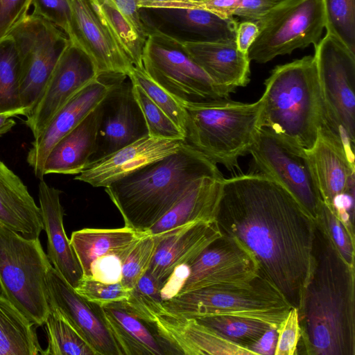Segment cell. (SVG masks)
<instances>
[{
  "instance_id": "cell-1",
  "label": "cell",
  "mask_w": 355,
  "mask_h": 355,
  "mask_svg": "<svg viewBox=\"0 0 355 355\" xmlns=\"http://www.w3.org/2000/svg\"><path fill=\"white\" fill-rule=\"evenodd\" d=\"M216 220L297 309L312 267L315 221L292 195L261 172L224 179Z\"/></svg>"
},
{
  "instance_id": "cell-2",
  "label": "cell",
  "mask_w": 355,
  "mask_h": 355,
  "mask_svg": "<svg viewBox=\"0 0 355 355\" xmlns=\"http://www.w3.org/2000/svg\"><path fill=\"white\" fill-rule=\"evenodd\" d=\"M354 266L315 222L313 262L297 307L309 355H355Z\"/></svg>"
},
{
  "instance_id": "cell-3",
  "label": "cell",
  "mask_w": 355,
  "mask_h": 355,
  "mask_svg": "<svg viewBox=\"0 0 355 355\" xmlns=\"http://www.w3.org/2000/svg\"><path fill=\"white\" fill-rule=\"evenodd\" d=\"M223 178L216 164L185 142L176 152L111 183L105 191L125 226L146 232L198 180Z\"/></svg>"
},
{
  "instance_id": "cell-4",
  "label": "cell",
  "mask_w": 355,
  "mask_h": 355,
  "mask_svg": "<svg viewBox=\"0 0 355 355\" xmlns=\"http://www.w3.org/2000/svg\"><path fill=\"white\" fill-rule=\"evenodd\" d=\"M264 85L261 127L304 150L311 149L318 139L322 115L314 56L275 67Z\"/></svg>"
},
{
  "instance_id": "cell-5",
  "label": "cell",
  "mask_w": 355,
  "mask_h": 355,
  "mask_svg": "<svg viewBox=\"0 0 355 355\" xmlns=\"http://www.w3.org/2000/svg\"><path fill=\"white\" fill-rule=\"evenodd\" d=\"M262 105L261 98L253 103L225 98L184 107L185 141L214 163L234 171L256 141Z\"/></svg>"
},
{
  "instance_id": "cell-6",
  "label": "cell",
  "mask_w": 355,
  "mask_h": 355,
  "mask_svg": "<svg viewBox=\"0 0 355 355\" xmlns=\"http://www.w3.org/2000/svg\"><path fill=\"white\" fill-rule=\"evenodd\" d=\"M167 311L186 317L229 315L265 322L278 328L293 307L261 272L241 284L215 285L162 301Z\"/></svg>"
},
{
  "instance_id": "cell-7",
  "label": "cell",
  "mask_w": 355,
  "mask_h": 355,
  "mask_svg": "<svg viewBox=\"0 0 355 355\" xmlns=\"http://www.w3.org/2000/svg\"><path fill=\"white\" fill-rule=\"evenodd\" d=\"M51 265L39 238H24L0 224V293L37 326L44 324L49 312Z\"/></svg>"
},
{
  "instance_id": "cell-8",
  "label": "cell",
  "mask_w": 355,
  "mask_h": 355,
  "mask_svg": "<svg viewBox=\"0 0 355 355\" xmlns=\"http://www.w3.org/2000/svg\"><path fill=\"white\" fill-rule=\"evenodd\" d=\"M322 99L320 130L352 151L355 146V53L329 33L314 46Z\"/></svg>"
},
{
  "instance_id": "cell-9",
  "label": "cell",
  "mask_w": 355,
  "mask_h": 355,
  "mask_svg": "<svg viewBox=\"0 0 355 355\" xmlns=\"http://www.w3.org/2000/svg\"><path fill=\"white\" fill-rule=\"evenodd\" d=\"M146 40L142 64L146 74L183 107L229 98L191 58L182 42L157 28L144 25Z\"/></svg>"
},
{
  "instance_id": "cell-10",
  "label": "cell",
  "mask_w": 355,
  "mask_h": 355,
  "mask_svg": "<svg viewBox=\"0 0 355 355\" xmlns=\"http://www.w3.org/2000/svg\"><path fill=\"white\" fill-rule=\"evenodd\" d=\"M255 22L259 33L248 56L263 64L319 42L326 24L323 1L282 0Z\"/></svg>"
},
{
  "instance_id": "cell-11",
  "label": "cell",
  "mask_w": 355,
  "mask_h": 355,
  "mask_svg": "<svg viewBox=\"0 0 355 355\" xmlns=\"http://www.w3.org/2000/svg\"><path fill=\"white\" fill-rule=\"evenodd\" d=\"M9 35L15 41L19 55L20 103L27 110L28 114L43 91L69 40L56 26L31 14Z\"/></svg>"
},
{
  "instance_id": "cell-12",
  "label": "cell",
  "mask_w": 355,
  "mask_h": 355,
  "mask_svg": "<svg viewBox=\"0 0 355 355\" xmlns=\"http://www.w3.org/2000/svg\"><path fill=\"white\" fill-rule=\"evenodd\" d=\"M249 153L261 173L281 184L315 220L322 198L305 150L261 128Z\"/></svg>"
},
{
  "instance_id": "cell-13",
  "label": "cell",
  "mask_w": 355,
  "mask_h": 355,
  "mask_svg": "<svg viewBox=\"0 0 355 355\" xmlns=\"http://www.w3.org/2000/svg\"><path fill=\"white\" fill-rule=\"evenodd\" d=\"M98 76L90 57L69 40L35 105L26 116L25 123L34 139L72 96Z\"/></svg>"
},
{
  "instance_id": "cell-14",
  "label": "cell",
  "mask_w": 355,
  "mask_h": 355,
  "mask_svg": "<svg viewBox=\"0 0 355 355\" xmlns=\"http://www.w3.org/2000/svg\"><path fill=\"white\" fill-rule=\"evenodd\" d=\"M189 268L178 294L215 285L245 284L260 272L254 257L240 242L224 234L210 243Z\"/></svg>"
},
{
  "instance_id": "cell-15",
  "label": "cell",
  "mask_w": 355,
  "mask_h": 355,
  "mask_svg": "<svg viewBox=\"0 0 355 355\" xmlns=\"http://www.w3.org/2000/svg\"><path fill=\"white\" fill-rule=\"evenodd\" d=\"M127 78L119 81L100 103L101 121L95 151L89 166L148 135L132 84L130 79L129 82L125 81Z\"/></svg>"
},
{
  "instance_id": "cell-16",
  "label": "cell",
  "mask_w": 355,
  "mask_h": 355,
  "mask_svg": "<svg viewBox=\"0 0 355 355\" xmlns=\"http://www.w3.org/2000/svg\"><path fill=\"white\" fill-rule=\"evenodd\" d=\"M70 5L69 40L90 57L98 75L128 77L135 66L103 24L91 0H70Z\"/></svg>"
},
{
  "instance_id": "cell-17",
  "label": "cell",
  "mask_w": 355,
  "mask_h": 355,
  "mask_svg": "<svg viewBox=\"0 0 355 355\" xmlns=\"http://www.w3.org/2000/svg\"><path fill=\"white\" fill-rule=\"evenodd\" d=\"M126 77L119 74L99 75L57 112L34 139L27 155V162L37 178L43 179L46 158L55 144L92 111L119 81Z\"/></svg>"
},
{
  "instance_id": "cell-18",
  "label": "cell",
  "mask_w": 355,
  "mask_h": 355,
  "mask_svg": "<svg viewBox=\"0 0 355 355\" xmlns=\"http://www.w3.org/2000/svg\"><path fill=\"white\" fill-rule=\"evenodd\" d=\"M46 284L49 306L58 309L98 355H121L102 316L101 306L80 296L51 265Z\"/></svg>"
},
{
  "instance_id": "cell-19",
  "label": "cell",
  "mask_w": 355,
  "mask_h": 355,
  "mask_svg": "<svg viewBox=\"0 0 355 355\" xmlns=\"http://www.w3.org/2000/svg\"><path fill=\"white\" fill-rule=\"evenodd\" d=\"M185 142L150 137H143L92 164L74 179L94 187H106L111 183L164 158L177 150Z\"/></svg>"
},
{
  "instance_id": "cell-20",
  "label": "cell",
  "mask_w": 355,
  "mask_h": 355,
  "mask_svg": "<svg viewBox=\"0 0 355 355\" xmlns=\"http://www.w3.org/2000/svg\"><path fill=\"white\" fill-rule=\"evenodd\" d=\"M221 235L216 220L188 224L157 235L161 240L147 272L163 286L177 267L191 264Z\"/></svg>"
},
{
  "instance_id": "cell-21",
  "label": "cell",
  "mask_w": 355,
  "mask_h": 355,
  "mask_svg": "<svg viewBox=\"0 0 355 355\" xmlns=\"http://www.w3.org/2000/svg\"><path fill=\"white\" fill-rule=\"evenodd\" d=\"M146 9L160 22L153 27L171 28L166 34L175 29L170 36L181 42L235 43L238 22L234 17L224 18L196 8Z\"/></svg>"
},
{
  "instance_id": "cell-22",
  "label": "cell",
  "mask_w": 355,
  "mask_h": 355,
  "mask_svg": "<svg viewBox=\"0 0 355 355\" xmlns=\"http://www.w3.org/2000/svg\"><path fill=\"white\" fill-rule=\"evenodd\" d=\"M38 196L44 230L47 236V257L53 267L73 287L83 278V271L64 225L61 191L40 180Z\"/></svg>"
},
{
  "instance_id": "cell-23",
  "label": "cell",
  "mask_w": 355,
  "mask_h": 355,
  "mask_svg": "<svg viewBox=\"0 0 355 355\" xmlns=\"http://www.w3.org/2000/svg\"><path fill=\"white\" fill-rule=\"evenodd\" d=\"M182 42L191 58L230 94L250 82V60L235 43Z\"/></svg>"
},
{
  "instance_id": "cell-24",
  "label": "cell",
  "mask_w": 355,
  "mask_h": 355,
  "mask_svg": "<svg viewBox=\"0 0 355 355\" xmlns=\"http://www.w3.org/2000/svg\"><path fill=\"white\" fill-rule=\"evenodd\" d=\"M100 103L53 147L44 162V175H77L89 166L101 121Z\"/></svg>"
},
{
  "instance_id": "cell-25",
  "label": "cell",
  "mask_w": 355,
  "mask_h": 355,
  "mask_svg": "<svg viewBox=\"0 0 355 355\" xmlns=\"http://www.w3.org/2000/svg\"><path fill=\"white\" fill-rule=\"evenodd\" d=\"M224 179L209 176L197 180L148 233L162 235L188 224L216 220Z\"/></svg>"
},
{
  "instance_id": "cell-26",
  "label": "cell",
  "mask_w": 355,
  "mask_h": 355,
  "mask_svg": "<svg viewBox=\"0 0 355 355\" xmlns=\"http://www.w3.org/2000/svg\"><path fill=\"white\" fill-rule=\"evenodd\" d=\"M0 224L26 239L44 230L40 207L20 178L0 160Z\"/></svg>"
},
{
  "instance_id": "cell-27",
  "label": "cell",
  "mask_w": 355,
  "mask_h": 355,
  "mask_svg": "<svg viewBox=\"0 0 355 355\" xmlns=\"http://www.w3.org/2000/svg\"><path fill=\"white\" fill-rule=\"evenodd\" d=\"M305 152L322 200L331 207L336 196L354 185L355 166L341 149L320 132L313 146Z\"/></svg>"
},
{
  "instance_id": "cell-28",
  "label": "cell",
  "mask_w": 355,
  "mask_h": 355,
  "mask_svg": "<svg viewBox=\"0 0 355 355\" xmlns=\"http://www.w3.org/2000/svg\"><path fill=\"white\" fill-rule=\"evenodd\" d=\"M146 233L125 225L112 229L84 228L73 232L70 243L81 266L83 277L89 276L90 266L98 257L112 254L123 263Z\"/></svg>"
},
{
  "instance_id": "cell-29",
  "label": "cell",
  "mask_w": 355,
  "mask_h": 355,
  "mask_svg": "<svg viewBox=\"0 0 355 355\" xmlns=\"http://www.w3.org/2000/svg\"><path fill=\"white\" fill-rule=\"evenodd\" d=\"M102 316L121 355H164L168 352L143 320L116 302L101 306Z\"/></svg>"
},
{
  "instance_id": "cell-30",
  "label": "cell",
  "mask_w": 355,
  "mask_h": 355,
  "mask_svg": "<svg viewBox=\"0 0 355 355\" xmlns=\"http://www.w3.org/2000/svg\"><path fill=\"white\" fill-rule=\"evenodd\" d=\"M34 325L0 293V355L41 354Z\"/></svg>"
},
{
  "instance_id": "cell-31",
  "label": "cell",
  "mask_w": 355,
  "mask_h": 355,
  "mask_svg": "<svg viewBox=\"0 0 355 355\" xmlns=\"http://www.w3.org/2000/svg\"><path fill=\"white\" fill-rule=\"evenodd\" d=\"M44 324L47 347L42 355H98L58 309L49 306Z\"/></svg>"
},
{
  "instance_id": "cell-32",
  "label": "cell",
  "mask_w": 355,
  "mask_h": 355,
  "mask_svg": "<svg viewBox=\"0 0 355 355\" xmlns=\"http://www.w3.org/2000/svg\"><path fill=\"white\" fill-rule=\"evenodd\" d=\"M103 24L107 28L135 67H143L142 53L146 40L110 0H91Z\"/></svg>"
},
{
  "instance_id": "cell-33",
  "label": "cell",
  "mask_w": 355,
  "mask_h": 355,
  "mask_svg": "<svg viewBox=\"0 0 355 355\" xmlns=\"http://www.w3.org/2000/svg\"><path fill=\"white\" fill-rule=\"evenodd\" d=\"M194 318L248 349L266 331L275 328L265 322L242 317L209 315Z\"/></svg>"
},
{
  "instance_id": "cell-34",
  "label": "cell",
  "mask_w": 355,
  "mask_h": 355,
  "mask_svg": "<svg viewBox=\"0 0 355 355\" xmlns=\"http://www.w3.org/2000/svg\"><path fill=\"white\" fill-rule=\"evenodd\" d=\"M20 63L11 35L0 40V112L22 107L19 97Z\"/></svg>"
},
{
  "instance_id": "cell-35",
  "label": "cell",
  "mask_w": 355,
  "mask_h": 355,
  "mask_svg": "<svg viewBox=\"0 0 355 355\" xmlns=\"http://www.w3.org/2000/svg\"><path fill=\"white\" fill-rule=\"evenodd\" d=\"M325 29L355 53V0H322Z\"/></svg>"
},
{
  "instance_id": "cell-36",
  "label": "cell",
  "mask_w": 355,
  "mask_h": 355,
  "mask_svg": "<svg viewBox=\"0 0 355 355\" xmlns=\"http://www.w3.org/2000/svg\"><path fill=\"white\" fill-rule=\"evenodd\" d=\"M132 83V82H131ZM135 98L143 112L150 137L185 140L184 132L145 93L138 85L132 83Z\"/></svg>"
},
{
  "instance_id": "cell-37",
  "label": "cell",
  "mask_w": 355,
  "mask_h": 355,
  "mask_svg": "<svg viewBox=\"0 0 355 355\" xmlns=\"http://www.w3.org/2000/svg\"><path fill=\"white\" fill-rule=\"evenodd\" d=\"M161 238L149 233L139 241L122 263V284L132 290L148 271Z\"/></svg>"
},
{
  "instance_id": "cell-38",
  "label": "cell",
  "mask_w": 355,
  "mask_h": 355,
  "mask_svg": "<svg viewBox=\"0 0 355 355\" xmlns=\"http://www.w3.org/2000/svg\"><path fill=\"white\" fill-rule=\"evenodd\" d=\"M128 78L138 85L184 132L185 135L187 114L185 109L167 92L155 83L146 74L143 67H134Z\"/></svg>"
},
{
  "instance_id": "cell-39",
  "label": "cell",
  "mask_w": 355,
  "mask_h": 355,
  "mask_svg": "<svg viewBox=\"0 0 355 355\" xmlns=\"http://www.w3.org/2000/svg\"><path fill=\"white\" fill-rule=\"evenodd\" d=\"M315 221L329 236L343 259L354 266V234L349 231L331 207L322 200Z\"/></svg>"
},
{
  "instance_id": "cell-40",
  "label": "cell",
  "mask_w": 355,
  "mask_h": 355,
  "mask_svg": "<svg viewBox=\"0 0 355 355\" xmlns=\"http://www.w3.org/2000/svg\"><path fill=\"white\" fill-rule=\"evenodd\" d=\"M74 289L86 300L99 306L124 302L130 293L121 282L107 284L86 277H83Z\"/></svg>"
},
{
  "instance_id": "cell-41",
  "label": "cell",
  "mask_w": 355,
  "mask_h": 355,
  "mask_svg": "<svg viewBox=\"0 0 355 355\" xmlns=\"http://www.w3.org/2000/svg\"><path fill=\"white\" fill-rule=\"evenodd\" d=\"M300 337L298 311L292 307L277 328L275 355L297 354Z\"/></svg>"
},
{
  "instance_id": "cell-42",
  "label": "cell",
  "mask_w": 355,
  "mask_h": 355,
  "mask_svg": "<svg viewBox=\"0 0 355 355\" xmlns=\"http://www.w3.org/2000/svg\"><path fill=\"white\" fill-rule=\"evenodd\" d=\"M32 15L52 23L66 35L71 21L70 0H32Z\"/></svg>"
},
{
  "instance_id": "cell-43",
  "label": "cell",
  "mask_w": 355,
  "mask_h": 355,
  "mask_svg": "<svg viewBox=\"0 0 355 355\" xmlns=\"http://www.w3.org/2000/svg\"><path fill=\"white\" fill-rule=\"evenodd\" d=\"M31 4L32 0H0V40L27 17Z\"/></svg>"
},
{
  "instance_id": "cell-44",
  "label": "cell",
  "mask_w": 355,
  "mask_h": 355,
  "mask_svg": "<svg viewBox=\"0 0 355 355\" xmlns=\"http://www.w3.org/2000/svg\"><path fill=\"white\" fill-rule=\"evenodd\" d=\"M122 261L115 255H105L98 257L91 264L89 276L103 283L114 284L121 282Z\"/></svg>"
},
{
  "instance_id": "cell-45",
  "label": "cell",
  "mask_w": 355,
  "mask_h": 355,
  "mask_svg": "<svg viewBox=\"0 0 355 355\" xmlns=\"http://www.w3.org/2000/svg\"><path fill=\"white\" fill-rule=\"evenodd\" d=\"M282 0H240L234 16L256 21L269 12Z\"/></svg>"
},
{
  "instance_id": "cell-46",
  "label": "cell",
  "mask_w": 355,
  "mask_h": 355,
  "mask_svg": "<svg viewBox=\"0 0 355 355\" xmlns=\"http://www.w3.org/2000/svg\"><path fill=\"white\" fill-rule=\"evenodd\" d=\"M133 26L139 35L146 40V27L142 21L139 0H110Z\"/></svg>"
},
{
  "instance_id": "cell-47",
  "label": "cell",
  "mask_w": 355,
  "mask_h": 355,
  "mask_svg": "<svg viewBox=\"0 0 355 355\" xmlns=\"http://www.w3.org/2000/svg\"><path fill=\"white\" fill-rule=\"evenodd\" d=\"M259 33V28L255 21L243 20L238 23L235 44L241 52L248 54Z\"/></svg>"
},
{
  "instance_id": "cell-48",
  "label": "cell",
  "mask_w": 355,
  "mask_h": 355,
  "mask_svg": "<svg viewBox=\"0 0 355 355\" xmlns=\"http://www.w3.org/2000/svg\"><path fill=\"white\" fill-rule=\"evenodd\" d=\"M277 341V328H270L249 349L254 355H275Z\"/></svg>"
},
{
  "instance_id": "cell-49",
  "label": "cell",
  "mask_w": 355,
  "mask_h": 355,
  "mask_svg": "<svg viewBox=\"0 0 355 355\" xmlns=\"http://www.w3.org/2000/svg\"><path fill=\"white\" fill-rule=\"evenodd\" d=\"M27 110L24 107L0 112V136L10 131L16 124L13 117L26 116Z\"/></svg>"
},
{
  "instance_id": "cell-50",
  "label": "cell",
  "mask_w": 355,
  "mask_h": 355,
  "mask_svg": "<svg viewBox=\"0 0 355 355\" xmlns=\"http://www.w3.org/2000/svg\"><path fill=\"white\" fill-rule=\"evenodd\" d=\"M194 0H139V7L140 8H146L150 6L155 3H163L170 2H182V1H189Z\"/></svg>"
}]
</instances>
